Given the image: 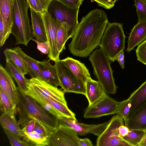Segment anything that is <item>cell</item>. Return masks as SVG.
Wrapping results in <instances>:
<instances>
[{
  "instance_id": "30bf717a",
  "label": "cell",
  "mask_w": 146,
  "mask_h": 146,
  "mask_svg": "<svg viewBox=\"0 0 146 146\" xmlns=\"http://www.w3.org/2000/svg\"><path fill=\"white\" fill-rule=\"evenodd\" d=\"M79 138L72 129L59 123L56 128L51 133L48 146H78Z\"/></svg>"
},
{
  "instance_id": "6da1fadb",
  "label": "cell",
  "mask_w": 146,
  "mask_h": 146,
  "mask_svg": "<svg viewBox=\"0 0 146 146\" xmlns=\"http://www.w3.org/2000/svg\"><path fill=\"white\" fill-rule=\"evenodd\" d=\"M106 13L99 9H93L84 17L73 33L69 50L73 55L87 57L99 46L109 23Z\"/></svg>"
},
{
  "instance_id": "f35d334b",
  "label": "cell",
  "mask_w": 146,
  "mask_h": 146,
  "mask_svg": "<svg viewBox=\"0 0 146 146\" xmlns=\"http://www.w3.org/2000/svg\"><path fill=\"white\" fill-rule=\"evenodd\" d=\"M36 44L37 48L40 53L44 54H47L49 53L50 50V45L48 41L44 42H40L35 39L32 40Z\"/></svg>"
},
{
  "instance_id": "8fae6325",
  "label": "cell",
  "mask_w": 146,
  "mask_h": 146,
  "mask_svg": "<svg viewBox=\"0 0 146 146\" xmlns=\"http://www.w3.org/2000/svg\"><path fill=\"white\" fill-rule=\"evenodd\" d=\"M46 30L47 41L50 45L48 56L52 61L55 62L60 60V54L56 47V34L60 24L51 16L48 11L42 15Z\"/></svg>"
},
{
  "instance_id": "7bdbcfd3",
  "label": "cell",
  "mask_w": 146,
  "mask_h": 146,
  "mask_svg": "<svg viewBox=\"0 0 146 146\" xmlns=\"http://www.w3.org/2000/svg\"><path fill=\"white\" fill-rule=\"evenodd\" d=\"M130 129L126 126L123 125L119 127V135L123 137L126 135L129 132Z\"/></svg>"
},
{
  "instance_id": "8992f818",
  "label": "cell",
  "mask_w": 146,
  "mask_h": 146,
  "mask_svg": "<svg viewBox=\"0 0 146 146\" xmlns=\"http://www.w3.org/2000/svg\"><path fill=\"white\" fill-rule=\"evenodd\" d=\"M79 9L70 8L56 0H52L48 11L58 23H65L70 26V31L69 38H70L79 23L78 16Z\"/></svg>"
},
{
  "instance_id": "4fadbf2b",
  "label": "cell",
  "mask_w": 146,
  "mask_h": 146,
  "mask_svg": "<svg viewBox=\"0 0 146 146\" xmlns=\"http://www.w3.org/2000/svg\"><path fill=\"white\" fill-rule=\"evenodd\" d=\"M14 0H0V17L3 24V32L0 37L2 46L11 33L14 17Z\"/></svg>"
},
{
  "instance_id": "2e32d148",
  "label": "cell",
  "mask_w": 146,
  "mask_h": 146,
  "mask_svg": "<svg viewBox=\"0 0 146 146\" xmlns=\"http://www.w3.org/2000/svg\"><path fill=\"white\" fill-rule=\"evenodd\" d=\"M60 60L77 80L85 86L86 82L91 78L88 70L80 61L69 57Z\"/></svg>"
},
{
  "instance_id": "d6986e66",
  "label": "cell",
  "mask_w": 146,
  "mask_h": 146,
  "mask_svg": "<svg viewBox=\"0 0 146 146\" xmlns=\"http://www.w3.org/2000/svg\"><path fill=\"white\" fill-rule=\"evenodd\" d=\"M31 27L33 37L40 42L47 41V37L42 15L30 9Z\"/></svg>"
},
{
  "instance_id": "ee69618b",
  "label": "cell",
  "mask_w": 146,
  "mask_h": 146,
  "mask_svg": "<svg viewBox=\"0 0 146 146\" xmlns=\"http://www.w3.org/2000/svg\"><path fill=\"white\" fill-rule=\"evenodd\" d=\"M78 146H92L93 144L88 138L81 139L79 138L78 141Z\"/></svg>"
},
{
  "instance_id": "b9f144b4",
  "label": "cell",
  "mask_w": 146,
  "mask_h": 146,
  "mask_svg": "<svg viewBox=\"0 0 146 146\" xmlns=\"http://www.w3.org/2000/svg\"><path fill=\"white\" fill-rule=\"evenodd\" d=\"M36 121L34 119H31L22 128L23 132L29 133L34 131L35 123Z\"/></svg>"
},
{
  "instance_id": "4316f807",
  "label": "cell",
  "mask_w": 146,
  "mask_h": 146,
  "mask_svg": "<svg viewBox=\"0 0 146 146\" xmlns=\"http://www.w3.org/2000/svg\"><path fill=\"white\" fill-rule=\"evenodd\" d=\"M5 68L18 86V88L24 93L28 89L29 79L26 78L10 61L6 60Z\"/></svg>"
},
{
  "instance_id": "7c38bea8",
  "label": "cell",
  "mask_w": 146,
  "mask_h": 146,
  "mask_svg": "<svg viewBox=\"0 0 146 146\" xmlns=\"http://www.w3.org/2000/svg\"><path fill=\"white\" fill-rule=\"evenodd\" d=\"M59 123L68 127L73 130L78 135L82 136L91 133L98 136L107 127L109 121L97 124H88L78 122L76 120L62 116L58 118Z\"/></svg>"
},
{
  "instance_id": "277c9868",
  "label": "cell",
  "mask_w": 146,
  "mask_h": 146,
  "mask_svg": "<svg viewBox=\"0 0 146 146\" xmlns=\"http://www.w3.org/2000/svg\"><path fill=\"white\" fill-rule=\"evenodd\" d=\"M14 17L11 33L15 39V45L27 46L33 37L28 15L29 6L26 0H14Z\"/></svg>"
},
{
  "instance_id": "5bb4252c",
  "label": "cell",
  "mask_w": 146,
  "mask_h": 146,
  "mask_svg": "<svg viewBox=\"0 0 146 146\" xmlns=\"http://www.w3.org/2000/svg\"><path fill=\"white\" fill-rule=\"evenodd\" d=\"M0 87L3 89L14 105L17 108L19 102L18 87L13 78L1 65L0 66Z\"/></svg>"
},
{
  "instance_id": "f1b7e54d",
  "label": "cell",
  "mask_w": 146,
  "mask_h": 146,
  "mask_svg": "<svg viewBox=\"0 0 146 146\" xmlns=\"http://www.w3.org/2000/svg\"><path fill=\"white\" fill-rule=\"evenodd\" d=\"M70 28L67 23H62L60 24L56 34V47L59 54L65 49L66 43L70 38Z\"/></svg>"
},
{
  "instance_id": "e575fe53",
  "label": "cell",
  "mask_w": 146,
  "mask_h": 146,
  "mask_svg": "<svg viewBox=\"0 0 146 146\" xmlns=\"http://www.w3.org/2000/svg\"><path fill=\"white\" fill-rule=\"evenodd\" d=\"M138 17V22L146 23V0H134Z\"/></svg>"
},
{
  "instance_id": "5b68a950",
  "label": "cell",
  "mask_w": 146,
  "mask_h": 146,
  "mask_svg": "<svg viewBox=\"0 0 146 146\" xmlns=\"http://www.w3.org/2000/svg\"><path fill=\"white\" fill-rule=\"evenodd\" d=\"M125 38L122 24L109 22L99 46L110 61L114 62L119 53L124 50Z\"/></svg>"
},
{
  "instance_id": "f546056e",
  "label": "cell",
  "mask_w": 146,
  "mask_h": 146,
  "mask_svg": "<svg viewBox=\"0 0 146 146\" xmlns=\"http://www.w3.org/2000/svg\"><path fill=\"white\" fill-rule=\"evenodd\" d=\"M22 137L32 146H48L49 143L48 138L34 131L29 133L23 132Z\"/></svg>"
},
{
  "instance_id": "9a60e30c",
  "label": "cell",
  "mask_w": 146,
  "mask_h": 146,
  "mask_svg": "<svg viewBox=\"0 0 146 146\" xmlns=\"http://www.w3.org/2000/svg\"><path fill=\"white\" fill-rule=\"evenodd\" d=\"M29 83L39 88L52 98L67 106L64 93L61 90L39 78H32Z\"/></svg>"
},
{
  "instance_id": "7a4b0ae2",
  "label": "cell",
  "mask_w": 146,
  "mask_h": 146,
  "mask_svg": "<svg viewBox=\"0 0 146 146\" xmlns=\"http://www.w3.org/2000/svg\"><path fill=\"white\" fill-rule=\"evenodd\" d=\"M19 102L17 106L19 113L18 123L22 127L31 119H34L45 126L52 131L59 124L58 118L46 111L36 101L19 90Z\"/></svg>"
},
{
  "instance_id": "1f68e13d",
  "label": "cell",
  "mask_w": 146,
  "mask_h": 146,
  "mask_svg": "<svg viewBox=\"0 0 146 146\" xmlns=\"http://www.w3.org/2000/svg\"><path fill=\"white\" fill-rule=\"evenodd\" d=\"M52 0H26L30 9L42 15L48 11Z\"/></svg>"
},
{
  "instance_id": "3957f363",
  "label": "cell",
  "mask_w": 146,
  "mask_h": 146,
  "mask_svg": "<svg viewBox=\"0 0 146 146\" xmlns=\"http://www.w3.org/2000/svg\"><path fill=\"white\" fill-rule=\"evenodd\" d=\"M89 60L93 67L94 74L105 92L115 94L117 88L113 75L110 60L100 48L93 51Z\"/></svg>"
},
{
  "instance_id": "8d00e7d4",
  "label": "cell",
  "mask_w": 146,
  "mask_h": 146,
  "mask_svg": "<svg viewBox=\"0 0 146 146\" xmlns=\"http://www.w3.org/2000/svg\"><path fill=\"white\" fill-rule=\"evenodd\" d=\"M5 133L12 146H31V144L24 140L13 135L9 132L4 131Z\"/></svg>"
},
{
  "instance_id": "cb8c5ba5",
  "label": "cell",
  "mask_w": 146,
  "mask_h": 146,
  "mask_svg": "<svg viewBox=\"0 0 146 146\" xmlns=\"http://www.w3.org/2000/svg\"><path fill=\"white\" fill-rule=\"evenodd\" d=\"M21 57L23 61L31 78H39L42 76L38 61L26 54L19 46L13 48Z\"/></svg>"
},
{
  "instance_id": "4dcf8cb0",
  "label": "cell",
  "mask_w": 146,
  "mask_h": 146,
  "mask_svg": "<svg viewBox=\"0 0 146 146\" xmlns=\"http://www.w3.org/2000/svg\"><path fill=\"white\" fill-rule=\"evenodd\" d=\"M145 133V130L130 129L128 133L122 138L130 146H139L143 139Z\"/></svg>"
},
{
  "instance_id": "60d3db41",
  "label": "cell",
  "mask_w": 146,
  "mask_h": 146,
  "mask_svg": "<svg viewBox=\"0 0 146 146\" xmlns=\"http://www.w3.org/2000/svg\"><path fill=\"white\" fill-rule=\"evenodd\" d=\"M96 2L99 6L107 9L112 8L115 5L112 0H91Z\"/></svg>"
},
{
  "instance_id": "d590c367",
  "label": "cell",
  "mask_w": 146,
  "mask_h": 146,
  "mask_svg": "<svg viewBox=\"0 0 146 146\" xmlns=\"http://www.w3.org/2000/svg\"><path fill=\"white\" fill-rule=\"evenodd\" d=\"M136 54L137 60L146 65V39L138 45Z\"/></svg>"
},
{
  "instance_id": "52a82bcc",
  "label": "cell",
  "mask_w": 146,
  "mask_h": 146,
  "mask_svg": "<svg viewBox=\"0 0 146 146\" xmlns=\"http://www.w3.org/2000/svg\"><path fill=\"white\" fill-rule=\"evenodd\" d=\"M60 86L64 93H73L85 95V86L80 82L60 60L55 62Z\"/></svg>"
},
{
  "instance_id": "603a6c76",
  "label": "cell",
  "mask_w": 146,
  "mask_h": 146,
  "mask_svg": "<svg viewBox=\"0 0 146 146\" xmlns=\"http://www.w3.org/2000/svg\"><path fill=\"white\" fill-rule=\"evenodd\" d=\"M124 123L130 129L146 130V103Z\"/></svg>"
},
{
  "instance_id": "7402d4cb",
  "label": "cell",
  "mask_w": 146,
  "mask_h": 146,
  "mask_svg": "<svg viewBox=\"0 0 146 146\" xmlns=\"http://www.w3.org/2000/svg\"><path fill=\"white\" fill-rule=\"evenodd\" d=\"M128 98L131 104V107L128 119L146 103V80Z\"/></svg>"
},
{
  "instance_id": "bcb514c9",
  "label": "cell",
  "mask_w": 146,
  "mask_h": 146,
  "mask_svg": "<svg viewBox=\"0 0 146 146\" xmlns=\"http://www.w3.org/2000/svg\"><path fill=\"white\" fill-rule=\"evenodd\" d=\"M139 146H146V130L143 139Z\"/></svg>"
},
{
  "instance_id": "d4e9b609",
  "label": "cell",
  "mask_w": 146,
  "mask_h": 146,
  "mask_svg": "<svg viewBox=\"0 0 146 146\" xmlns=\"http://www.w3.org/2000/svg\"><path fill=\"white\" fill-rule=\"evenodd\" d=\"M24 93L34 99L46 111L52 115L57 118L62 116L59 112L29 84V82L28 89Z\"/></svg>"
},
{
  "instance_id": "f6af8a7d",
  "label": "cell",
  "mask_w": 146,
  "mask_h": 146,
  "mask_svg": "<svg viewBox=\"0 0 146 146\" xmlns=\"http://www.w3.org/2000/svg\"><path fill=\"white\" fill-rule=\"evenodd\" d=\"M124 59V50H122L118 55L115 58V60L117 62Z\"/></svg>"
},
{
  "instance_id": "74e56055",
  "label": "cell",
  "mask_w": 146,
  "mask_h": 146,
  "mask_svg": "<svg viewBox=\"0 0 146 146\" xmlns=\"http://www.w3.org/2000/svg\"><path fill=\"white\" fill-rule=\"evenodd\" d=\"M34 131L49 138L52 132L50 131L44 125L37 121L35 123Z\"/></svg>"
},
{
  "instance_id": "ba28073f",
  "label": "cell",
  "mask_w": 146,
  "mask_h": 146,
  "mask_svg": "<svg viewBox=\"0 0 146 146\" xmlns=\"http://www.w3.org/2000/svg\"><path fill=\"white\" fill-rule=\"evenodd\" d=\"M119 103L106 94L98 101L88 106L84 117L86 119L96 118L116 114Z\"/></svg>"
},
{
  "instance_id": "ac0fdd59",
  "label": "cell",
  "mask_w": 146,
  "mask_h": 146,
  "mask_svg": "<svg viewBox=\"0 0 146 146\" xmlns=\"http://www.w3.org/2000/svg\"><path fill=\"white\" fill-rule=\"evenodd\" d=\"M15 113L10 111L2 112L0 117L1 125L4 131L21 139L23 131L15 118Z\"/></svg>"
},
{
  "instance_id": "d6a6232c",
  "label": "cell",
  "mask_w": 146,
  "mask_h": 146,
  "mask_svg": "<svg viewBox=\"0 0 146 146\" xmlns=\"http://www.w3.org/2000/svg\"><path fill=\"white\" fill-rule=\"evenodd\" d=\"M0 107L2 112L10 111L16 114L17 108L15 107L3 89L0 87Z\"/></svg>"
},
{
  "instance_id": "ffe728a7",
  "label": "cell",
  "mask_w": 146,
  "mask_h": 146,
  "mask_svg": "<svg viewBox=\"0 0 146 146\" xmlns=\"http://www.w3.org/2000/svg\"><path fill=\"white\" fill-rule=\"evenodd\" d=\"M49 59L38 61L42 79L56 87L60 86L59 81L54 65H52Z\"/></svg>"
},
{
  "instance_id": "484cf974",
  "label": "cell",
  "mask_w": 146,
  "mask_h": 146,
  "mask_svg": "<svg viewBox=\"0 0 146 146\" xmlns=\"http://www.w3.org/2000/svg\"><path fill=\"white\" fill-rule=\"evenodd\" d=\"M60 114L61 116L77 120L75 113L66 106L49 96L39 88L29 83Z\"/></svg>"
},
{
  "instance_id": "44dd1931",
  "label": "cell",
  "mask_w": 146,
  "mask_h": 146,
  "mask_svg": "<svg viewBox=\"0 0 146 146\" xmlns=\"http://www.w3.org/2000/svg\"><path fill=\"white\" fill-rule=\"evenodd\" d=\"M85 90L84 95L88 101V106L98 101L106 94L99 82L92 78L86 82Z\"/></svg>"
},
{
  "instance_id": "83f0119b",
  "label": "cell",
  "mask_w": 146,
  "mask_h": 146,
  "mask_svg": "<svg viewBox=\"0 0 146 146\" xmlns=\"http://www.w3.org/2000/svg\"><path fill=\"white\" fill-rule=\"evenodd\" d=\"M3 53L5 60L10 61L23 75L29 74L28 70L22 59L13 48H7Z\"/></svg>"
},
{
  "instance_id": "9c48e42d",
  "label": "cell",
  "mask_w": 146,
  "mask_h": 146,
  "mask_svg": "<svg viewBox=\"0 0 146 146\" xmlns=\"http://www.w3.org/2000/svg\"><path fill=\"white\" fill-rule=\"evenodd\" d=\"M123 118L118 115L113 116L103 131L98 136L97 146H116L119 143L122 137L119 135V126L124 125Z\"/></svg>"
},
{
  "instance_id": "836d02e7",
  "label": "cell",
  "mask_w": 146,
  "mask_h": 146,
  "mask_svg": "<svg viewBox=\"0 0 146 146\" xmlns=\"http://www.w3.org/2000/svg\"><path fill=\"white\" fill-rule=\"evenodd\" d=\"M131 107V101L128 98L119 102L116 114L121 117L125 122L128 118Z\"/></svg>"
},
{
  "instance_id": "7dc6e473",
  "label": "cell",
  "mask_w": 146,
  "mask_h": 146,
  "mask_svg": "<svg viewBox=\"0 0 146 146\" xmlns=\"http://www.w3.org/2000/svg\"><path fill=\"white\" fill-rule=\"evenodd\" d=\"M118 0H112L113 2L114 3H115Z\"/></svg>"
},
{
  "instance_id": "ab89813d",
  "label": "cell",
  "mask_w": 146,
  "mask_h": 146,
  "mask_svg": "<svg viewBox=\"0 0 146 146\" xmlns=\"http://www.w3.org/2000/svg\"><path fill=\"white\" fill-rule=\"evenodd\" d=\"M65 6L71 9L79 8L84 0H56Z\"/></svg>"
},
{
  "instance_id": "e0dca14e",
  "label": "cell",
  "mask_w": 146,
  "mask_h": 146,
  "mask_svg": "<svg viewBox=\"0 0 146 146\" xmlns=\"http://www.w3.org/2000/svg\"><path fill=\"white\" fill-rule=\"evenodd\" d=\"M146 39V23L137 22L131 29L127 41L126 51L129 52Z\"/></svg>"
}]
</instances>
